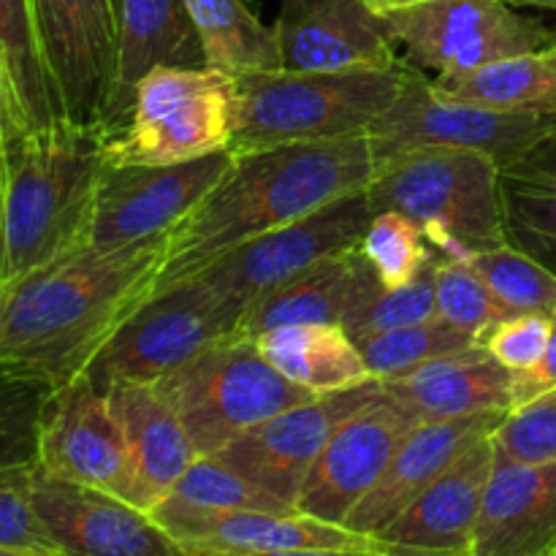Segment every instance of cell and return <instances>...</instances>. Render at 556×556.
Instances as JSON below:
<instances>
[{"label":"cell","mask_w":556,"mask_h":556,"mask_svg":"<svg viewBox=\"0 0 556 556\" xmlns=\"http://www.w3.org/2000/svg\"><path fill=\"white\" fill-rule=\"evenodd\" d=\"M106 396L128 451L125 500L150 514L199 459V451L155 383L114 386Z\"/></svg>","instance_id":"23"},{"label":"cell","mask_w":556,"mask_h":556,"mask_svg":"<svg viewBox=\"0 0 556 556\" xmlns=\"http://www.w3.org/2000/svg\"><path fill=\"white\" fill-rule=\"evenodd\" d=\"M30 497L63 556H188L152 514L117 494L33 467Z\"/></svg>","instance_id":"16"},{"label":"cell","mask_w":556,"mask_h":556,"mask_svg":"<svg viewBox=\"0 0 556 556\" xmlns=\"http://www.w3.org/2000/svg\"><path fill=\"white\" fill-rule=\"evenodd\" d=\"M226 510H271L291 514L293 505L282 503L271 492L261 489L242 472L228 467L217 456H199L185 470L177 486L150 510L152 516L174 514H226Z\"/></svg>","instance_id":"32"},{"label":"cell","mask_w":556,"mask_h":556,"mask_svg":"<svg viewBox=\"0 0 556 556\" xmlns=\"http://www.w3.org/2000/svg\"><path fill=\"white\" fill-rule=\"evenodd\" d=\"M380 389L418 424L514 410L510 369H505L481 342L421 364L400 378L380 380Z\"/></svg>","instance_id":"25"},{"label":"cell","mask_w":556,"mask_h":556,"mask_svg":"<svg viewBox=\"0 0 556 556\" xmlns=\"http://www.w3.org/2000/svg\"><path fill=\"white\" fill-rule=\"evenodd\" d=\"M244 309L188 277L155 291L98 351L85 378L106 394L114 386L157 383L215 342L237 337Z\"/></svg>","instance_id":"8"},{"label":"cell","mask_w":556,"mask_h":556,"mask_svg":"<svg viewBox=\"0 0 556 556\" xmlns=\"http://www.w3.org/2000/svg\"><path fill=\"white\" fill-rule=\"evenodd\" d=\"M556 391V324L548 337L546 353L532 364L530 369L521 372H510V402L516 407H525L530 402L541 400V396L554 394Z\"/></svg>","instance_id":"42"},{"label":"cell","mask_w":556,"mask_h":556,"mask_svg":"<svg viewBox=\"0 0 556 556\" xmlns=\"http://www.w3.org/2000/svg\"><path fill=\"white\" fill-rule=\"evenodd\" d=\"M554 43H556V27H554Z\"/></svg>","instance_id":"48"},{"label":"cell","mask_w":556,"mask_h":556,"mask_svg":"<svg viewBox=\"0 0 556 556\" xmlns=\"http://www.w3.org/2000/svg\"><path fill=\"white\" fill-rule=\"evenodd\" d=\"M233 76L210 68H155L136 85L128 125L106 141L112 166H172L231 147Z\"/></svg>","instance_id":"7"},{"label":"cell","mask_w":556,"mask_h":556,"mask_svg":"<svg viewBox=\"0 0 556 556\" xmlns=\"http://www.w3.org/2000/svg\"><path fill=\"white\" fill-rule=\"evenodd\" d=\"M554 556H556V552H554Z\"/></svg>","instance_id":"49"},{"label":"cell","mask_w":556,"mask_h":556,"mask_svg":"<svg viewBox=\"0 0 556 556\" xmlns=\"http://www.w3.org/2000/svg\"><path fill=\"white\" fill-rule=\"evenodd\" d=\"M282 68L342 71L402 63L383 16L364 0H282L275 22Z\"/></svg>","instance_id":"18"},{"label":"cell","mask_w":556,"mask_h":556,"mask_svg":"<svg viewBox=\"0 0 556 556\" xmlns=\"http://www.w3.org/2000/svg\"><path fill=\"white\" fill-rule=\"evenodd\" d=\"M510 315L514 313L494 296L472 261L438 255V318L470 331L481 342Z\"/></svg>","instance_id":"37"},{"label":"cell","mask_w":556,"mask_h":556,"mask_svg":"<svg viewBox=\"0 0 556 556\" xmlns=\"http://www.w3.org/2000/svg\"><path fill=\"white\" fill-rule=\"evenodd\" d=\"M552 134H556V114H510L456 101L434 90L424 71L413 68L405 90L369 125L367 139L375 168L421 147L481 152L505 168Z\"/></svg>","instance_id":"9"},{"label":"cell","mask_w":556,"mask_h":556,"mask_svg":"<svg viewBox=\"0 0 556 556\" xmlns=\"http://www.w3.org/2000/svg\"><path fill=\"white\" fill-rule=\"evenodd\" d=\"M188 556H253L307 548H372L375 538L299 510H226V514L152 516Z\"/></svg>","instance_id":"20"},{"label":"cell","mask_w":556,"mask_h":556,"mask_svg":"<svg viewBox=\"0 0 556 556\" xmlns=\"http://www.w3.org/2000/svg\"><path fill=\"white\" fill-rule=\"evenodd\" d=\"M429 318H438V253L402 288H386L378 275H372L356 307L342 318L340 326L353 342H362Z\"/></svg>","instance_id":"33"},{"label":"cell","mask_w":556,"mask_h":556,"mask_svg":"<svg viewBox=\"0 0 556 556\" xmlns=\"http://www.w3.org/2000/svg\"><path fill=\"white\" fill-rule=\"evenodd\" d=\"M556 462L521 465L494 454L470 556H554Z\"/></svg>","instance_id":"24"},{"label":"cell","mask_w":556,"mask_h":556,"mask_svg":"<svg viewBox=\"0 0 556 556\" xmlns=\"http://www.w3.org/2000/svg\"><path fill=\"white\" fill-rule=\"evenodd\" d=\"M510 5H535V9H552L556 11V0H503Z\"/></svg>","instance_id":"47"},{"label":"cell","mask_w":556,"mask_h":556,"mask_svg":"<svg viewBox=\"0 0 556 556\" xmlns=\"http://www.w3.org/2000/svg\"><path fill=\"white\" fill-rule=\"evenodd\" d=\"M47 383L0 367V470L38 465V434Z\"/></svg>","instance_id":"36"},{"label":"cell","mask_w":556,"mask_h":556,"mask_svg":"<svg viewBox=\"0 0 556 556\" xmlns=\"http://www.w3.org/2000/svg\"><path fill=\"white\" fill-rule=\"evenodd\" d=\"M432 85L443 96L494 112L556 114V43L462 74L434 76Z\"/></svg>","instance_id":"28"},{"label":"cell","mask_w":556,"mask_h":556,"mask_svg":"<svg viewBox=\"0 0 556 556\" xmlns=\"http://www.w3.org/2000/svg\"><path fill=\"white\" fill-rule=\"evenodd\" d=\"M206 54L185 0H119L117 65L101 134L128 125L136 85L155 68H204Z\"/></svg>","instance_id":"21"},{"label":"cell","mask_w":556,"mask_h":556,"mask_svg":"<svg viewBox=\"0 0 556 556\" xmlns=\"http://www.w3.org/2000/svg\"><path fill=\"white\" fill-rule=\"evenodd\" d=\"M372 204L367 190L342 195L288 226L266 231L261 237L248 239L237 248L226 250L210 264L195 269L190 277H199L206 286L215 288L220 296L242 307L248 313L250 304L280 282L307 266L345 253L362 244L372 220ZM188 280V277H185Z\"/></svg>","instance_id":"11"},{"label":"cell","mask_w":556,"mask_h":556,"mask_svg":"<svg viewBox=\"0 0 556 556\" xmlns=\"http://www.w3.org/2000/svg\"><path fill=\"white\" fill-rule=\"evenodd\" d=\"M253 556H413L391 552V548L378 546L372 548H307V552H280V554H253Z\"/></svg>","instance_id":"44"},{"label":"cell","mask_w":556,"mask_h":556,"mask_svg":"<svg viewBox=\"0 0 556 556\" xmlns=\"http://www.w3.org/2000/svg\"><path fill=\"white\" fill-rule=\"evenodd\" d=\"M358 248L386 288L407 286L434 255L421 228L400 212H375Z\"/></svg>","instance_id":"38"},{"label":"cell","mask_w":556,"mask_h":556,"mask_svg":"<svg viewBox=\"0 0 556 556\" xmlns=\"http://www.w3.org/2000/svg\"><path fill=\"white\" fill-rule=\"evenodd\" d=\"M554 320L543 315H510L503 324L494 326L481 345L510 372L530 369L546 353Z\"/></svg>","instance_id":"41"},{"label":"cell","mask_w":556,"mask_h":556,"mask_svg":"<svg viewBox=\"0 0 556 556\" xmlns=\"http://www.w3.org/2000/svg\"><path fill=\"white\" fill-rule=\"evenodd\" d=\"M231 163V150L172 166L106 163L87 242L103 250H117L166 237L215 190Z\"/></svg>","instance_id":"12"},{"label":"cell","mask_w":556,"mask_h":556,"mask_svg":"<svg viewBox=\"0 0 556 556\" xmlns=\"http://www.w3.org/2000/svg\"><path fill=\"white\" fill-rule=\"evenodd\" d=\"M38 470L125 500L128 451L109 396L85 375L49 394L38 434Z\"/></svg>","instance_id":"17"},{"label":"cell","mask_w":556,"mask_h":556,"mask_svg":"<svg viewBox=\"0 0 556 556\" xmlns=\"http://www.w3.org/2000/svg\"><path fill=\"white\" fill-rule=\"evenodd\" d=\"M372 212H400L440 258H476L508 244L500 166L472 150L421 147L375 168Z\"/></svg>","instance_id":"5"},{"label":"cell","mask_w":556,"mask_h":556,"mask_svg":"<svg viewBox=\"0 0 556 556\" xmlns=\"http://www.w3.org/2000/svg\"><path fill=\"white\" fill-rule=\"evenodd\" d=\"M492 465V438L478 440L375 541L413 556H470Z\"/></svg>","instance_id":"22"},{"label":"cell","mask_w":556,"mask_h":556,"mask_svg":"<svg viewBox=\"0 0 556 556\" xmlns=\"http://www.w3.org/2000/svg\"><path fill=\"white\" fill-rule=\"evenodd\" d=\"M410 63L389 68L250 71L233 76L237 119L231 152L313 144L367 136L369 125L396 101L410 79Z\"/></svg>","instance_id":"4"},{"label":"cell","mask_w":556,"mask_h":556,"mask_svg":"<svg viewBox=\"0 0 556 556\" xmlns=\"http://www.w3.org/2000/svg\"><path fill=\"white\" fill-rule=\"evenodd\" d=\"M508 413H476L448 421H424L402 440L380 481L345 519L348 530L375 538L405 514L470 445L492 438Z\"/></svg>","instance_id":"19"},{"label":"cell","mask_w":556,"mask_h":556,"mask_svg":"<svg viewBox=\"0 0 556 556\" xmlns=\"http://www.w3.org/2000/svg\"><path fill=\"white\" fill-rule=\"evenodd\" d=\"M0 556H63L58 552H41V548H14V546H0Z\"/></svg>","instance_id":"46"},{"label":"cell","mask_w":556,"mask_h":556,"mask_svg":"<svg viewBox=\"0 0 556 556\" xmlns=\"http://www.w3.org/2000/svg\"><path fill=\"white\" fill-rule=\"evenodd\" d=\"M33 467L0 470V546L41 548V552L60 554L58 543L52 541L33 505Z\"/></svg>","instance_id":"40"},{"label":"cell","mask_w":556,"mask_h":556,"mask_svg":"<svg viewBox=\"0 0 556 556\" xmlns=\"http://www.w3.org/2000/svg\"><path fill=\"white\" fill-rule=\"evenodd\" d=\"M478 337L443 318H429L421 324L400 326V329L383 331V334L367 337L356 342L367 362L369 375L375 380H391L400 375L413 372L421 364L434 362L448 353L465 351L476 345Z\"/></svg>","instance_id":"34"},{"label":"cell","mask_w":556,"mask_h":556,"mask_svg":"<svg viewBox=\"0 0 556 556\" xmlns=\"http://www.w3.org/2000/svg\"><path fill=\"white\" fill-rule=\"evenodd\" d=\"M0 63L30 134L63 123L58 90L38 41L33 0H0Z\"/></svg>","instance_id":"30"},{"label":"cell","mask_w":556,"mask_h":556,"mask_svg":"<svg viewBox=\"0 0 556 556\" xmlns=\"http://www.w3.org/2000/svg\"><path fill=\"white\" fill-rule=\"evenodd\" d=\"M30 130L25 128L20 117V109H16L14 92H11L9 76H5L3 63H0V172H3L5 161H9L11 150L20 144Z\"/></svg>","instance_id":"43"},{"label":"cell","mask_w":556,"mask_h":556,"mask_svg":"<svg viewBox=\"0 0 556 556\" xmlns=\"http://www.w3.org/2000/svg\"><path fill=\"white\" fill-rule=\"evenodd\" d=\"M500 193L508 242L556 271V134L500 168Z\"/></svg>","instance_id":"29"},{"label":"cell","mask_w":556,"mask_h":556,"mask_svg":"<svg viewBox=\"0 0 556 556\" xmlns=\"http://www.w3.org/2000/svg\"><path fill=\"white\" fill-rule=\"evenodd\" d=\"M119 0H33L65 123L101 130L117 65Z\"/></svg>","instance_id":"13"},{"label":"cell","mask_w":556,"mask_h":556,"mask_svg":"<svg viewBox=\"0 0 556 556\" xmlns=\"http://www.w3.org/2000/svg\"><path fill=\"white\" fill-rule=\"evenodd\" d=\"M166 237L103 250L85 242L0 286V367L60 389L155 291Z\"/></svg>","instance_id":"1"},{"label":"cell","mask_w":556,"mask_h":556,"mask_svg":"<svg viewBox=\"0 0 556 556\" xmlns=\"http://www.w3.org/2000/svg\"><path fill=\"white\" fill-rule=\"evenodd\" d=\"M103 168L106 136L65 119L11 150L0 172V286L87 242Z\"/></svg>","instance_id":"3"},{"label":"cell","mask_w":556,"mask_h":556,"mask_svg":"<svg viewBox=\"0 0 556 556\" xmlns=\"http://www.w3.org/2000/svg\"><path fill=\"white\" fill-rule=\"evenodd\" d=\"M199 456H212L277 413L313 400V391L282 378L255 340L215 342L157 380Z\"/></svg>","instance_id":"6"},{"label":"cell","mask_w":556,"mask_h":556,"mask_svg":"<svg viewBox=\"0 0 556 556\" xmlns=\"http://www.w3.org/2000/svg\"><path fill=\"white\" fill-rule=\"evenodd\" d=\"M416 427V418L380 389L375 400L337 427L320 451L296 497L299 514L345 527L351 510L380 481L391 456Z\"/></svg>","instance_id":"15"},{"label":"cell","mask_w":556,"mask_h":556,"mask_svg":"<svg viewBox=\"0 0 556 556\" xmlns=\"http://www.w3.org/2000/svg\"><path fill=\"white\" fill-rule=\"evenodd\" d=\"M372 177L375 155L367 136L233 152L226 177L166 233L155 291L185 280L248 239L367 190Z\"/></svg>","instance_id":"2"},{"label":"cell","mask_w":556,"mask_h":556,"mask_svg":"<svg viewBox=\"0 0 556 556\" xmlns=\"http://www.w3.org/2000/svg\"><path fill=\"white\" fill-rule=\"evenodd\" d=\"M494 454L521 465L556 462V391L516 407L492 434Z\"/></svg>","instance_id":"39"},{"label":"cell","mask_w":556,"mask_h":556,"mask_svg":"<svg viewBox=\"0 0 556 556\" xmlns=\"http://www.w3.org/2000/svg\"><path fill=\"white\" fill-rule=\"evenodd\" d=\"M364 3H367L375 14L383 16V14H394V11L413 9V5L429 3V0H364Z\"/></svg>","instance_id":"45"},{"label":"cell","mask_w":556,"mask_h":556,"mask_svg":"<svg viewBox=\"0 0 556 556\" xmlns=\"http://www.w3.org/2000/svg\"><path fill=\"white\" fill-rule=\"evenodd\" d=\"M372 275L362 248L329 255L255 299L239 324L237 337L258 340L280 326L342 324L362 299Z\"/></svg>","instance_id":"26"},{"label":"cell","mask_w":556,"mask_h":556,"mask_svg":"<svg viewBox=\"0 0 556 556\" xmlns=\"http://www.w3.org/2000/svg\"><path fill=\"white\" fill-rule=\"evenodd\" d=\"M494 296L514 315H543L556 324V271L514 244L470 258Z\"/></svg>","instance_id":"35"},{"label":"cell","mask_w":556,"mask_h":556,"mask_svg":"<svg viewBox=\"0 0 556 556\" xmlns=\"http://www.w3.org/2000/svg\"><path fill=\"white\" fill-rule=\"evenodd\" d=\"M204 43L206 65L228 76L282 68L275 27H266L250 0H185Z\"/></svg>","instance_id":"31"},{"label":"cell","mask_w":556,"mask_h":556,"mask_svg":"<svg viewBox=\"0 0 556 556\" xmlns=\"http://www.w3.org/2000/svg\"><path fill=\"white\" fill-rule=\"evenodd\" d=\"M383 22L405 63L434 76L462 74L554 43L552 27L503 0H429L383 14Z\"/></svg>","instance_id":"10"},{"label":"cell","mask_w":556,"mask_h":556,"mask_svg":"<svg viewBox=\"0 0 556 556\" xmlns=\"http://www.w3.org/2000/svg\"><path fill=\"white\" fill-rule=\"evenodd\" d=\"M378 394L380 380L318 394L277 413L212 456L296 508L299 492L331 434Z\"/></svg>","instance_id":"14"},{"label":"cell","mask_w":556,"mask_h":556,"mask_svg":"<svg viewBox=\"0 0 556 556\" xmlns=\"http://www.w3.org/2000/svg\"><path fill=\"white\" fill-rule=\"evenodd\" d=\"M255 345L282 378L313 394H331L375 380L358 345L340 324L280 326L261 334Z\"/></svg>","instance_id":"27"}]
</instances>
